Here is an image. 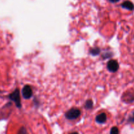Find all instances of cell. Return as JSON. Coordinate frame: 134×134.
<instances>
[{"label":"cell","instance_id":"6da1fadb","mask_svg":"<svg viewBox=\"0 0 134 134\" xmlns=\"http://www.w3.org/2000/svg\"><path fill=\"white\" fill-rule=\"evenodd\" d=\"M81 114V111L79 109L71 108L69 111H67L65 115L66 119H68V120H75L79 117Z\"/></svg>","mask_w":134,"mask_h":134},{"label":"cell","instance_id":"7a4b0ae2","mask_svg":"<svg viewBox=\"0 0 134 134\" xmlns=\"http://www.w3.org/2000/svg\"><path fill=\"white\" fill-rule=\"evenodd\" d=\"M9 98L10 100L14 102L15 103L16 105L18 108L21 107V101H20V91L18 89H16L14 92L11 93L9 96Z\"/></svg>","mask_w":134,"mask_h":134},{"label":"cell","instance_id":"3957f363","mask_svg":"<svg viewBox=\"0 0 134 134\" xmlns=\"http://www.w3.org/2000/svg\"><path fill=\"white\" fill-rule=\"evenodd\" d=\"M107 68L109 71L112 72V73H115V72L119 70V64L116 60H111L107 62Z\"/></svg>","mask_w":134,"mask_h":134},{"label":"cell","instance_id":"277c9868","mask_svg":"<svg viewBox=\"0 0 134 134\" xmlns=\"http://www.w3.org/2000/svg\"><path fill=\"white\" fill-rule=\"evenodd\" d=\"M22 96L24 97V99H28L32 96L33 94V91L31 88L30 87L29 85H26V86H24V88H22Z\"/></svg>","mask_w":134,"mask_h":134},{"label":"cell","instance_id":"5b68a950","mask_svg":"<svg viewBox=\"0 0 134 134\" xmlns=\"http://www.w3.org/2000/svg\"><path fill=\"white\" fill-rule=\"evenodd\" d=\"M107 115L104 113H102L99 114L96 118V121L99 124H103V123L107 121Z\"/></svg>","mask_w":134,"mask_h":134},{"label":"cell","instance_id":"8992f818","mask_svg":"<svg viewBox=\"0 0 134 134\" xmlns=\"http://www.w3.org/2000/svg\"><path fill=\"white\" fill-rule=\"evenodd\" d=\"M121 6L124 9H126L129 10H133L134 9V5L130 1H126L122 3Z\"/></svg>","mask_w":134,"mask_h":134},{"label":"cell","instance_id":"52a82bcc","mask_svg":"<svg viewBox=\"0 0 134 134\" xmlns=\"http://www.w3.org/2000/svg\"><path fill=\"white\" fill-rule=\"evenodd\" d=\"M99 52H100V49L98 47H94L90 50V53L93 56H96V55L99 54Z\"/></svg>","mask_w":134,"mask_h":134},{"label":"cell","instance_id":"ba28073f","mask_svg":"<svg viewBox=\"0 0 134 134\" xmlns=\"http://www.w3.org/2000/svg\"><path fill=\"white\" fill-rule=\"evenodd\" d=\"M93 105H94V103H93L91 99H88L85 103V107L86 109H92L93 107Z\"/></svg>","mask_w":134,"mask_h":134},{"label":"cell","instance_id":"9c48e42d","mask_svg":"<svg viewBox=\"0 0 134 134\" xmlns=\"http://www.w3.org/2000/svg\"><path fill=\"white\" fill-rule=\"evenodd\" d=\"M110 134H119V130L117 127H113L110 131Z\"/></svg>","mask_w":134,"mask_h":134},{"label":"cell","instance_id":"30bf717a","mask_svg":"<svg viewBox=\"0 0 134 134\" xmlns=\"http://www.w3.org/2000/svg\"><path fill=\"white\" fill-rule=\"evenodd\" d=\"M18 134H27L26 128L24 127H22L18 132Z\"/></svg>","mask_w":134,"mask_h":134},{"label":"cell","instance_id":"8fae6325","mask_svg":"<svg viewBox=\"0 0 134 134\" xmlns=\"http://www.w3.org/2000/svg\"><path fill=\"white\" fill-rule=\"evenodd\" d=\"M109 1L111 3H116V2H118L119 1H120V0H109Z\"/></svg>","mask_w":134,"mask_h":134},{"label":"cell","instance_id":"7c38bea8","mask_svg":"<svg viewBox=\"0 0 134 134\" xmlns=\"http://www.w3.org/2000/svg\"><path fill=\"white\" fill-rule=\"evenodd\" d=\"M131 120H132V121L134 122V113H133V117L132 118V119H131Z\"/></svg>","mask_w":134,"mask_h":134},{"label":"cell","instance_id":"4fadbf2b","mask_svg":"<svg viewBox=\"0 0 134 134\" xmlns=\"http://www.w3.org/2000/svg\"><path fill=\"white\" fill-rule=\"evenodd\" d=\"M69 134H79V133H77V132H73V133H71Z\"/></svg>","mask_w":134,"mask_h":134}]
</instances>
